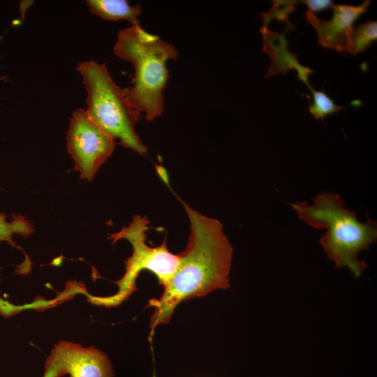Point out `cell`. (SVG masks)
<instances>
[{
	"label": "cell",
	"instance_id": "cell-1",
	"mask_svg": "<svg viewBox=\"0 0 377 377\" xmlns=\"http://www.w3.org/2000/svg\"><path fill=\"white\" fill-rule=\"evenodd\" d=\"M179 200L190 221L189 239L186 249L179 254L176 270L163 287L162 295L158 299L149 300L148 306L154 308L149 339L158 325L169 322L180 302L202 297L214 290L226 289L230 285L233 250L223 233V225Z\"/></svg>",
	"mask_w": 377,
	"mask_h": 377
},
{
	"label": "cell",
	"instance_id": "cell-6",
	"mask_svg": "<svg viewBox=\"0 0 377 377\" xmlns=\"http://www.w3.org/2000/svg\"><path fill=\"white\" fill-rule=\"evenodd\" d=\"M67 148L81 179L90 181L110 156L115 142L89 117L86 110H75L67 133Z\"/></svg>",
	"mask_w": 377,
	"mask_h": 377
},
{
	"label": "cell",
	"instance_id": "cell-7",
	"mask_svg": "<svg viewBox=\"0 0 377 377\" xmlns=\"http://www.w3.org/2000/svg\"><path fill=\"white\" fill-rule=\"evenodd\" d=\"M65 374L70 377H114V370L107 355L95 347L61 341L47 358L43 377Z\"/></svg>",
	"mask_w": 377,
	"mask_h": 377
},
{
	"label": "cell",
	"instance_id": "cell-8",
	"mask_svg": "<svg viewBox=\"0 0 377 377\" xmlns=\"http://www.w3.org/2000/svg\"><path fill=\"white\" fill-rule=\"evenodd\" d=\"M370 3L371 1L369 0L357 6L332 3L330 5L333 10V17L331 20H322L309 10L306 13V17L316 29L318 43L321 46L332 49L337 52L351 53L350 34L352 25L367 11Z\"/></svg>",
	"mask_w": 377,
	"mask_h": 377
},
{
	"label": "cell",
	"instance_id": "cell-2",
	"mask_svg": "<svg viewBox=\"0 0 377 377\" xmlns=\"http://www.w3.org/2000/svg\"><path fill=\"white\" fill-rule=\"evenodd\" d=\"M313 201L312 206L306 202L290 206L309 226L327 229L320 242L335 267H347L356 278L360 277L367 264L358 259V253L376 242V223L372 220L360 223L356 211L344 208L345 202L337 193H322Z\"/></svg>",
	"mask_w": 377,
	"mask_h": 377
},
{
	"label": "cell",
	"instance_id": "cell-9",
	"mask_svg": "<svg viewBox=\"0 0 377 377\" xmlns=\"http://www.w3.org/2000/svg\"><path fill=\"white\" fill-rule=\"evenodd\" d=\"M289 30V28L286 27L283 32L278 33L272 31L266 27L260 29L263 35V50L271 59L266 77L286 74L289 70L295 69L297 72L299 80L310 88L308 77L313 71L302 66L297 61V55L288 51L285 35Z\"/></svg>",
	"mask_w": 377,
	"mask_h": 377
},
{
	"label": "cell",
	"instance_id": "cell-12",
	"mask_svg": "<svg viewBox=\"0 0 377 377\" xmlns=\"http://www.w3.org/2000/svg\"><path fill=\"white\" fill-rule=\"evenodd\" d=\"M377 38V22L369 19L366 22L357 27L352 28L350 40L352 46V54L364 51Z\"/></svg>",
	"mask_w": 377,
	"mask_h": 377
},
{
	"label": "cell",
	"instance_id": "cell-3",
	"mask_svg": "<svg viewBox=\"0 0 377 377\" xmlns=\"http://www.w3.org/2000/svg\"><path fill=\"white\" fill-rule=\"evenodd\" d=\"M119 58L133 64L135 68L133 86L124 89L131 105L151 121L163 111V91L169 77L167 61L175 60V47L147 33L140 25L121 30L114 47Z\"/></svg>",
	"mask_w": 377,
	"mask_h": 377
},
{
	"label": "cell",
	"instance_id": "cell-4",
	"mask_svg": "<svg viewBox=\"0 0 377 377\" xmlns=\"http://www.w3.org/2000/svg\"><path fill=\"white\" fill-rule=\"evenodd\" d=\"M77 70L87 91L86 110L90 119L124 147L141 155L147 154V148L134 128L140 112L129 103L124 89L112 80L105 64L91 60L79 64Z\"/></svg>",
	"mask_w": 377,
	"mask_h": 377
},
{
	"label": "cell",
	"instance_id": "cell-5",
	"mask_svg": "<svg viewBox=\"0 0 377 377\" xmlns=\"http://www.w3.org/2000/svg\"><path fill=\"white\" fill-rule=\"evenodd\" d=\"M149 223L146 216L135 215L127 227L110 235L109 239H112V244L121 239L128 240L132 245L133 253L125 261L124 276L116 282L119 287L117 293L109 297L88 295L89 302L105 307L119 305L137 290L136 279L142 270L154 273L163 287L168 283L177 267L179 254L175 255L168 251L166 238L158 246L151 247L146 244Z\"/></svg>",
	"mask_w": 377,
	"mask_h": 377
},
{
	"label": "cell",
	"instance_id": "cell-13",
	"mask_svg": "<svg viewBox=\"0 0 377 377\" xmlns=\"http://www.w3.org/2000/svg\"><path fill=\"white\" fill-rule=\"evenodd\" d=\"M313 101L309 102V110L315 119L324 120L325 116L337 112L343 108L337 105L334 101L322 91H316L311 87Z\"/></svg>",
	"mask_w": 377,
	"mask_h": 377
},
{
	"label": "cell",
	"instance_id": "cell-10",
	"mask_svg": "<svg viewBox=\"0 0 377 377\" xmlns=\"http://www.w3.org/2000/svg\"><path fill=\"white\" fill-rule=\"evenodd\" d=\"M87 3L91 13L105 20H126L133 25H139L140 4L131 6L124 0H88Z\"/></svg>",
	"mask_w": 377,
	"mask_h": 377
},
{
	"label": "cell",
	"instance_id": "cell-14",
	"mask_svg": "<svg viewBox=\"0 0 377 377\" xmlns=\"http://www.w3.org/2000/svg\"><path fill=\"white\" fill-rule=\"evenodd\" d=\"M273 6L271 9L264 13H261V19L263 20V27H267L270 21L276 19L280 22L286 23V27L295 29V27L288 20V14L295 10V4L299 1H272Z\"/></svg>",
	"mask_w": 377,
	"mask_h": 377
},
{
	"label": "cell",
	"instance_id": "cell-11",
	"mask_svg": "<svg viewBox=\"0 0 377 377\" xmlns=\"http://www.w3.org/2000/svg\"><path fill=\"white\" fill-rule=\"evenodd\" d=\"M6 216L0 214V242H8L11 246H18L12 239L13 234L27 237L32 234L34 228L29 221L20 215H14L11 221L6 220Z\"/></svg>",
	"mask_w": 377,
	"mask_h": 377
},
{
	"label": "cell",
	"instance_id": "cell-15",
	"mask_svg": "<svg viewBox=\"0 0 377 377\" xmlns=\"http://www.w3.org/2000/svg\"><path fill=\"white\" fill-rule=\"evenodd\" d=\"M300 1L306 4L309 8V11L311 13L327 9L332 3V1L329 0H305Z\"/></svg>",
	"mask_w": 377,
	"mask_h": 377
}]
</instances>
